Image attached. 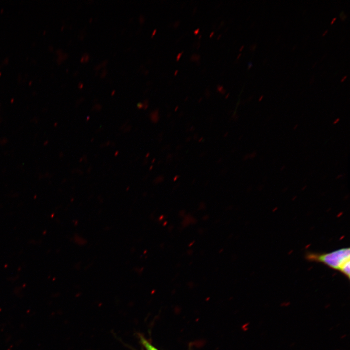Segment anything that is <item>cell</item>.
<instances>
[{"label":"cell","instance_id":"cell-1","mask_svg":"<svg viewBox=\"0 0 350 350\" xmlns=\"http://www.w3.org/2000/svg\"><path fill=\"white\" fill-rule=\"evenodd\" d=\"M308 260L317 262L341 272L350 279V254L349 248H343L325 253H309Z\"/></svg>","mask_w":350,"mask_h":350},{"label":"cell","instance_id":"cell-2","mask_svg":"<svg viewBox=\"0 0 350 350\" xmlns=\"http://www.w3.org/2000/svg\"><path fill=\"white\" fill-rule=\"evenodd\" d=\"M141 341L146 350H158L144 338H141Z\"/></svg>","mask_w":350,"mask_h":350},{"label":"cell","instance_id":"cell-3","mask_svg":"<svg viewBox=\"0 0 350 350\" xmlns=\"http://www.w3.org/2000/svg\"><path fill=\"white\" fill-rule=\"evenodd\" d=\"M290 305V302H282V303H281L280 306L281 307H286L289 306Z\"/></svg>","mask_w":350,"mask_h":350},{"label":"cell","instance_id":"cell-4","mask_svg":"<svg viewBox=\"0 0 350 350\" xmlns=\"http://www.w3.org/2000/svg\"><path fill=\"white\" fill-rule=\"evenodd\" d=\"M223 87L222 86L218 85L217 87V90L219 92H222V91L223 90Z\"/></svg>","mask_w":350,"mask_h":350},{"label":"cell","instance_id":"cell-5","mask_svg":"<svg viewBox=\"0 0 350 350\" xmlns=\"http://www.w3.org/2000/svg\"><path fill=\"white\" fill-rule=\"evenodd\" d=\"M183 53V51H182L179 53L178 54L177 57H176V61H179L180 59L181 56H182V54Z\"/></svg>","mask_w":350,"mask_h":350},{"label":"cell","instance_id":"cell-6","mask_svg":"<svg viewBox=\"0 0 350 350\" xmlns=\"http://www.w3.org/2000/svg\"><path fill=\"white\" fill-rule=\"evenodd\" d=\"M143 106V105L141 103H140L138 104V105H137V107H139V108H141Z\"/></svg>","mask_w":350,"mask_h":350},{"label":"cell","instance_id":"cell-7","mask_svg":"<svg viewBox=\"0 0 350 350\" xmlns=\"http://www.w3.org/2000/svg\"><path fill=\"white\" fill-rule=\"evenodd\" d=\"M336 19H337V18H336V17H335L334 18H333L332 19V20L331 21L330 24H331V25L333 24L334 23V22L336 21Z\"/></svg>","mask_w":350,"mask_h":350},{"label":"cell","instance_id":"cell-8","mask_svg":"<svg viewBox=\"0 0 350 350\" xmlns=\"http://www.w3.org/2000/svg\"><path fill=\"white\" fill-rule=\"evenodd\" d=\"M199 30H200V29H199V28L196 29V30H195L194 31V34L195 35L198 34V33H199Z\"/></svg>","mask_w":350,"mask_h":350},{"label":"cell","instance_id":"cell-9","mask_svg":"<svg viewBox=\"0 0 350 350\" xmlns=\"http://www.w3.org/2000/svg\"><path fill=\"white\" fill-rule=\"evenodd\" d=\"M346 337H347V334H342V335L340 336V339H343L345 338Z\"/></svg>","mask_w":350,"mask_h":350},{"label":"cell","instance_id":"cell-10","mask_svg":"<svg viewBox=\"0 0 350 350\" xmlns=\"http://www.w3.org/2000/svg\"><path fill=\"white\" fill-rule=\"evenodd\" d=\"M252 62H249L248 63V69H250L251 67H252Z\"/></svg>","mask_w":350,"mask_h":350},{"label":"cell","instance_id":"cell-11","mask_svg":"<svg viewBox=\"0 0 350 350\" xmlns=\"http://www.w3.org/2000/svg\"><path fill=\"white\" fill-rule=\"evenodd\" d=\"M214 34V31H212V32L210 34V35H209V37H211Z\"/></svg>","mask_w":350,"mask_h":350},{"label":"cell","instance_id":"cell-12","mask_svg":"<svg viewBox=\"0 0 350 350\" xmlns=\"http://www.w3.org/2000/svg\"><path fill=\"white\" fill-rule=\"evenodd\" d=\"M330 304H326V305L325 306L324 308H325V309H328V308H329L330 307Z\"/></svg>","mask_w":350,"mask_h":350},{"label":"cell","instance_id":"cell-13","mask_svg":"<svg viewBox=\"0 0 350 350\" xmlns=\"http://www.w3.org/2000/svg\"><path fill=\"white\" fill-rule=\"evenodd\" d=\"M347 78V76H345L341 80V82H343Z\"/></svg>","mask_w":350,"mask_h":350},{"label":"cell","instance_id":"cell-14","mask_svg":"<svg viewBox=\"0 0 350 350\" xmlns=\"http://www.w3.org/2000/svg\"><path fill=\"white\" fill-rule=\"evenodd\" d=\"M156 32V29H155L152 34L151 37H153V36L154 35V34Z\"/></svg>","mask_w":350,"mask_h":350},{"label":"cell","instance_id":"cell-15","mask_svg":"<svg viewBox=\"0 0 350 350\" xmlns=\"http://www.w3.org/2000/svg\"><path fill=\"white\" fill-rule=\"evenodd\" d=\"M178 72V70H176L174 72V75H175V76L176 75V74H177Z\"/></svg>","mask_w":350,"mask_h":350},{"label":"cell","instance_id":"cell-16","mask_svg":"<svg viewBox=\"0 0 350 350\" xmlns=\"http://www.w3.org/2000/svg\"><path fill=\"white\" fill-rule=\"evenodd\" d=\"M327 32H328V30H326V31L324 32V33L322 34V36H324L327 33Z\"/></svg>","mask_w":350,"mask_h":350},{"label":"cell","instance_id":"cell-17","mask_svg":"<svg viewBox=\"0 0 350 350\" xmlns=\"http://www.w3.org/2000/svg\"><path fill=\"white\" fill-rule=\"evenodd\" d=\"M243 48H244V45H242V46L240 47V49H239V51H241L242 50V49H243Z\"/></svg>","mask_w":350,"mask_h":350},{"label":"cell","instance_id":"cell-18","mask_svg":"<svg viewBox=\"0 0 350 350\" xmlns=\"http://www.w3.org/2000/svg\"><path fill=\"white\" fill-rule=\"evenodd\" d=\"M262 97H263V96H261L260 97L259 100L260 101V100L262 98Z\"/></svg>","mask_w":350,"mask_h":350},{"label":"cell","instance_id":"cell-19","mask_svg":"<svg viewBox=\"0 0 350 350\" xmlns=\"http://www.w3.org/2000/svg\"><path fill=\"white\" fill-rule=\"evenodd\" d=\"M241 55V54L240 53V54L238 55V56H237V58L238 59Z\"/></svg>","mask_w":350,"mask_h":350},{"label":"cell","instance_id":"cell-20","mask_svg":"<svg viewBox=\"0 0 350 350\" xmlns=\"http://www.w3.org/2000/svg\"><path fill=\"white\" fill-rule=\"evenodd\" d=\"M229 95V94L228 93V94L227 95V96H226L225 98H227Z\"/></svg>","mask_w":350,"mask_h":350},{"label":"cell","instance_id":"cell-21","mask_svg":"<svg viewBox=\"0 0 350 350\" xmlns=\"http://www.w3.org/2000/svg\"><path fill=\"white\" fill-rule=\"evenodd\" d=\"M221 36V35L220 34V35H219V36H218V37L217 38V39H219V38H220V37Z\"/></svg>","mask_w":350,"mask_h":350},{"label":"cell","instance_id":"cell-22","mask_svg":"<svg viewBox=\"0 0 350 350\" xmlns=\"http://www.w3.org/2000/svg\"><path fill=\"white\" fill-rule=\"evenodd\" d=\"M339 350V349H336V350Z\"/></svg>","mask_w":350,"mask_h":350}]
</instances>
